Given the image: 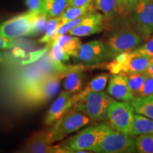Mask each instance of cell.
<instances>
[{
  "label": "cell",
  "instance_id": "obj_1",
  "mask_svg": "<svg viewBox=\"0 0 153 153\" xmlns=\"http://www.w3.org/2000/svg\"><path fill=\"white\" fill-rule=\"evenodd\" d=\"M100 137L92 152L99 153L136 152L135 140L132 135L116 131L106 123L98 124Z\"/></svg>",
  "mask_w": 153,
  "mask_h": 153
},
{
  "label": "cell",
  "instance_id": "obj_2",
  "mask_svg": "<svg viewBox=\"0 0 153 153\" xmlns=\"http://www.w3.org/2000/svg\"><path fill=\"white\" fill-rule=\"evenodd\" d=\"M60 76L45 74L30 79L22 89V97L28 104L38 105L52 99L60 87Z\"/></svg>",
  "mask_w": 153,
  "mask_h": 153
},
{
  "label": "cell",
  "instance_id": "obj_3",
  "mask_svg": "<svg viewBox=\"0 0 153 153\" xmlns=\"http://www.w3.org/2000/svg\"><path fill=\"white\" fill-rule=\"evenodd\" d=\"M91 120L79 111L73 108L69 110L57 121L45 135V140L48 144L62 140L65 137L81 128L90 123Z\"/></svg>",
  "mask_w": 153,
  "mask_h": 153
},
{
  "label": "cell",
  "instance_id": "obj_4",
  "mask_svg": "<svg viewBox=\"0 0 153 153\" xmlns=\"http://www.w3.org/2000/svg\"><path fill=\"white\" fill-rule=\"evenodd\" d=\"M143 42V38L129 26L115 30L108 36L106 44L109 59H113L121 53L135 50Z\"/></svg>",
  "mask_w": 153,
  "mask_h": 153
},
{
  "label": "cell",
  "instance_id": "obj_5",
  "mask_svg": "<svg viewBox=\"0 0 153 153\" xmlns=\"http://www.w3.org/2000/svg\"><path fill=\"white\" fill-rule=\"evenodd\" d=\"M113 98L103 91L88 94L74 105L92 121H104L108 118V110Z\"/></svg>",
  "mask_w": 153,
  "mask_h": 153
},
{
  "label": "cell",
  "instance_id": "obj_6",
  "mask_svg": "<svg viewBox=\"0 0 153 153\" xmlns=\"http://www.w3.org/2000/svg\"><path fill=\"white\" fill-rule=\"evenodd\" d=\"M40 14L28 11L0 23V36L7 38L36 36L35 22Z\"/></svg>",
  "mask_w": 153,
  "mask_h": 153
},
{
  "label": "cell",
  "instance_id": "obj_7",
  "mask_svg": "<svg viewBox=\"0 0 153 153\" xmlns=\"http://www.w3.org/2000/svg\"><path fill=\"white\" fill-rule=\"evenodd\" d=\"M134 111L129 102L113 99L108 110L109 125L116 131L131 135Z\"/></svg>",
  "mask_w": 153,
  "mask_h": 153
},
{
  "label": "cell",
  "instance_id": "obj_8",
  "mask_svg": "<svg viewBox=\"0 0 153 153\" xmlns=\"http://www.w3.org/2000/svg\"><path fill=\"white\" fill-rule=\"evenodd\" d=\"M100 137L98 125L89 126L61 144L63 152H90Z\"/></svg>",
  "mask_w": 153,
  "mask_h": 153
},
{
  "label": "cell",
  "instance_id": "obj_9",
  "mask_svg": "<svg viewBox=\"0 0 153 153\" xmlns=\"http://www.w3.org/2000/svg\"><path fill=\"white\" fill-rule=\"evenodd\" d=\"M72 58L76 64L92 66L104 62L109 56L106 44L101 41H91L82 44Z\"/></svg>",
  "mask_w": 153,
  "mask_h": 153
},
{
  "label": "cell",
  "instance_id": "obj_10",
  "mask_svg": "<svg viewBox=\"0 0 153 153\" xmlns=\"http://www.w3.org/2000/svg\"><path fill=\"white\" fill-rule=\"evenodd\" d=\"M131 14L136 31L145 40L150 38L153 33V2L139 0Z\"/></svg>",
  "mask_w": 153,
  "mask_h": 153
},
{
  "label": "cell",
  "instance_id": "obj_11",
  "mask_svg": "<svg viewBox=\"0 0 153 153\" xmlns=\"http://www.w3.org/2000/svg\"><path fill=\"white\" fill-rule=\"evenodd\" d=\"M106 19L104 14L93 11L68 33L76 37H85L99 33L106 27Z\"/></svg>",
  "mask_w": 153,
  "mask_h": 153
},
{
  "label": "cell",
  "instance_id": "obj_12",
  "mask_svg": "<svg viewBox=\"0 0 153 153\" xmlns=\"http://www.w3.org/2000/svg\"><path fill=\"white\" fill-rule=\"evenodd\" d=\"M74 105L73 94L66 90L62 91L50 107L45 116V123L48 126L54 124Z\"/></svg>",
  "mask_w": 153,
  "mask_h": 153
},
{
  "label": "cell",
  "instance_id": "obj_13",
  "mask_svg": "<svg viewBox=\"0 0 153 153\" xmlns=\"http://www.w3.org/2000/svg\"><path fill=\"white\" fill-rule=\"evenodd\" d=\"M108 94L118 101L131 102L134 99L126 76L112 74L106 89Z\"/></svg>",
  "mask_w": 153,
  "mask_h": 153
},
{
  "label": "cell",
  "instance_id": "obj_14",
  "mask_svg": "<svg viewBox=\"0 0 153 153\" xmlns=\"http://www.w3.org/2000/svg\"><path fill=\"white\" fill-rule=\"evenodd\" d=\"M85 70V66L82 64L72 65L70 71L64 76L65 90L73 94L79 92L82 90L84 85Z\"/></svg>",
  "mask_w": 153,
  "mask_h": 153
},
{
  "label": "cell",
  "instance_id": "obj_15",
  "mask_svg": "<svg viewBox=\"0 0 153 153\" xmlns=\"http://www.w3.org/2000/svg\"><path fill=\"white\" fill-rule=\"evenodd\" d=\"M108 78H109V74L106 72H103L92 78L87 84L83 90L73 94L74 104L83 99L88 94L104 91L106 87Z\"/></svg>",
  "mask_w": 153,
  "mask_h": 153
},
{
  "label": "cell",
  "instance_id": "obj_16",
  "mask_svg": "<svg viewBox=\"0 0 153 153\" xmlns=\"http://www.w3.org/2000/svg\"><path fill=\"white\" fill-rule=\"evenodd\" d=\"M131 52V57L124 69L123 74H122L123 76L145 72L151 63V57L150 56L140 54L134 50Z\"/></svg>",
  "mask_w": 153,
  "mask_h": 153
},
{
  "label": "cell",
  "instance_id": "obj_17",
  "mask_svg": "<svg viewBox=\"0 0 153 153\" xmlns=\"http://www.w3.org/2000/svg\"><path fill=\"white\" fill-rule=\"evenodd\" d=\"M134 112L153 120V95L137 97L129 102Z\"/></svg>",
  "mask_w": 153,
  "mask_h": 153
},
{
  "label": "cell",
  "instance_id": "obj_18",
  "mask_svg": "<svg viewBox=\"0 0 153 153\" xmlns=\"http://www.w3.org/2000/svg\"><path fill=\"white\" fill-rule=\"evenodd\" d=\"M153 134V120L143 115L134 114L132 136Z\"/></svg>",
  "mask_w": 153,
  "mask_h": 153
},
{
  "label": "cell",
  "instance_id": "obj_19",
  "mask_svg": "<svg viewBox=\"0 0 153 153\" xmlns=\"http://www.w3.org/2000/svg\"><path fill=\"white\" fill-rule=\"evenodd\" d=\"M54 41L57 42L62 47L65 53L70 57L75 55L82 44L79 38L70 34H63L57 36Z\"/></svg>",
  "mask_w": 153,
  "mask_h": 153
},
{
  "label": "cell",
  "instance_id": "obj_20",
  "mask_svg": "<svg viewBox=\"0 0 153 153\" xmlns=\"http://www.w3.org/2000/svg\"><path fill=\"white\" fill-rule=\"evenodd\" d=\"M69 6V0H44L43 14L48 18L60 16Z\"/></svg>",
  "mask_w": 153,
  "mask_h": 153
},
{
  "label": "cell",
  "instance_id": "obj_21",
  "mask_svg": "<svg viewBox=\"0 0 153 153\" xmlns=\"http://www.w3.org/2000/svg\"><path fill=\"white\" fill-rule=\"evenodd\" d=\"M132 55L131 51L121 53L112 59L111 62L104 64V68L109 71L111 74L122 75L126 65L128 64Z\"/></svg>",
  "mask_w": 153,
  "mask_h": 153
},
{
  "label": "cell",
  "instance_id": "obj_22",
  "mask_svg": "<svg viewBox=\"0 0 153 153\" xmlns=\"http://www.w3.org/2000/svg\"><path fill=\"white\" fill-rule=\"evenodd\" d=\"M93 10H94L93 1L87 4L81 6V7H70V6H68L65 11L60 16L61 24H65V22L72 20V19L82 16V15Z\"/></svg>",
  "mask_w": 153,
  "mask_h": 153
},
{
  "label": "cell",
  "instance_id": "obj_23",
  "mask_svg": "<svg viewBox=\"0 0 153 153\" xmlns=\"http://www.w3.org/2000/svg\"><path fill=\"white\" fill-rule=\"evenodd\" d=\"M60 24V16L48 19L45 26V35L39 40V41L41 43H48L51 45L57 37V32Z\"/></svg>",
  "mask_w": 153,
  "mask_h": 153
},
{
  "label": "cell",
  "instance_id": "obj_24",
  "mask_svg": "<svg viewBox=\"0 0 153 153\" xmlns=\"http://www.w3.org/2000/svg\"><path fill=\"white\" fill-rule=\"evenodd\" d=\"M93 4L94 9L103 13L106 21L116 14L117 0H93Z\"/></svg>",
  "mask_w": 153,
  "mask_h": 153
},
{
  "label": "cell",
  "instance_id": "obj_25",
  "mask_svg": "<svg viewBox=\"0 0 153 153\" xmlns=\"http://www.w3.org/2000/svg\"><path fill=\"white\" fill-rule=\"evenodd\" d=\"M128 85L129 86L130 89L132 94L134 97V99L139 97L142 91L143 85H144L145 74L144 72L142 73H135L126 75Z\"/></svg>",
  "mask_w": 153,
  "mask_h": 153
},
{
  "label": "cell",
  "instance_id": "obj_26",
  "mask_svg": "<svg viewBox=\"0 0 153 153\" xmlns=\"http://www.w3.org/2000/svg\"><path fill=\"white\" fill-rule=\"evenodd\" d=\"M135 140L137 152L153 153V134L138 135Z\"/></svg>",
  "mask_w": 153,
  "mask_h": 153
},
{
  "label": "cell",
  "instance_id": "obj_27",
  "mask_svg": "<svg viewBox=\"0 0 153 153\" xmlns=\"http://www.w3.org/2000/svg\"><path fill=\"white\" fill-rule=\"evenodd\" d=\"M50 46L51 49H50L49 55L53 60L61 62H68L70 61L71 57L65 53L62 47L57 42L53 41L50 45Z\"/></svg>",
  "mask_w": 153,
  "mask_h": 153
},
{
  "label": "cell",
  "instance_id": "obj_28",
  "mask_svg": "<svg viewBox=\"0 0 153 153\" xmlns=\"http://www.w3.org/2000/svg\"><path fill=\"white\" fill-rule=\"evenodd\" d=\"M139 0H117L116 14L120 16L131 14Z\"/></svg>",
  "mask_w": 153,
  "mask_h": 153
},
{
  "label": "cell",
  "instance_id": "obj_29",
  "mask_svg": "<svg viewBox=\"0 0 153 153\" xmlns=\"http://www.w3.org/2000/svg\"><path fill=\"white\" fill-rule=\"evenodd\" d=\"M93 11H94V10H93ZM89 11V12H88V13H87V14L82 15V16L78 17V18L72 19V20L69 21V22H67L65 23V24H61L60 26V27H59V28H58V30H57V36L69 33L70 30L75 28L76 26H77L78 25H79L80 23H81L82 21L84 20V19H85V17L87 16V15L89 14V13L91 12V11Z\"/></svg>",
  "mask_w": 153,
  "mask_h": 153
},
{
  "label": "cell",
  "instance_id": "obj_30",
  "mask_svg": "<svg viewBox=\"0 0 153 153\" xmlns=\"http://www.w3.org/2000/svg\"><path fill=\"white\" fill-rule=\"evenodd\" d=\"M20 59L14 53L0 50V65H16Z\"/></svg>",
  "mask_w": 153,
  "mask_h": 153
},
{
  "label": "cell",
  "instance_id": "obj_31",
  "mask_svg": "<svg viewBox=\"0 0 153 153\" xmlns=\"http://www.w3.org/2000/svg\"><path fill=\"white\" fill-rule=\"evenodd\" d=\"M153 95V77L145 74L144 85L139 97H145Z\"/></svg>",
  "mask_w": 153,
  "mask_h": 153
},
{
  "label": "cell",
  "instance_id": "obj_32",
  "mask_svg": "<svg viewBox=\"0 0 153 153\" xmlns=\"http://www.w3.org/2000/svg\"><path fill=\"white\" fill-rule=\"evenodd\" d=\"M134 51L140 54L148 55L150 57H153V36L145 44L135 48Z\"/></svg>",
  "mask_w": 153,
  "mask_h": 153
},
{
  "label": "cell",
  "instance_id": "obj_33",
  "mask_svg": "<svg viewBox=\"0 0 153 153\" xmlns=\"http://www.w3.org/2000/svg\"><path fill=\"white\" fill-rule=\"evenodd\" d=\"M19 45V42L14 38H7L0 36V50L16 48Z\"/></svg>",
  "mask_w": 153,
  "mask_h": 153
},
{
  "label": "cell",
  "instance_id": "obj_34",
  "mask_svg": "<svg viewBox=\"0 0 153 153\" xmlns=\"http://www.w3.org/2000/svg\"><path fill=\"white\" fill-rule=\"evenodd\" d=\"M43 2L44 0H26V4L29 10L38 14H43Z\"/></svg>",
  "mask_w": 153,
  "mask_h": 153
},
{
  "label": "cell",
  "instance_id": "obj_35",
  "mask_svg": "<svg viewBox=\"0 0 153 153\" xmlns=\"http://www.w3.org/2000/svg\"><path fill=\"white\" fill-rule=\"evenodd\" d=\"M93 0H69V6L70 7H81L92 2Z\"/></svg>",
  "mask_w": 153,
  "mask_h": 153
},
{
  "label": "cell",
  "instance_id": "obj_36",
  "mask_svg": "<svg viewBox=\"0 0 153 153\" xmlns=\"http://www.w3.org/2000/svg\"><path fill=\"white\" fill-rule=\"evenodd\" d=\"M144 73L146 74V75H148V76H150L153 77V62H151L150 64V65L147 69L146 70H145V72Z\"/></svg>",
  "mask_w": 153,
  "mask_h": 153
},
{
  "label": "cell",
  "instance_id": "obj_37",
  "mask_svg": "<svg viewBox=\"0 0 153 153\" xmlns=\"http://www.w3.org/2000/svg\"><path fill=\"white\" fill-rule=\"evenodd\" d=\"M150 61H151V62H153V57H151V59H150Z\"/></svg>",
  "mask_w": 153,
  "mask_h": 153
},
{
  "label": "cell",
  "instance_id": "obj_38",
  "mask_svg": "<svg viewBox=\"0 0 153 153\" xmlns=\"http://www.w3.org/2000/svg\"><path fill=\"white\" fill-rule=\"evenodd\" d=\"M149 1H152V2H153V0H149Z\"/></svg>",
  "mask_w": 153,
  "mask_h": 153
}]
</instances>
